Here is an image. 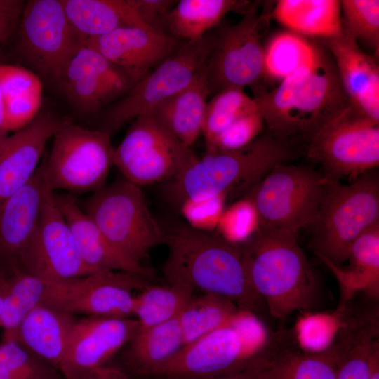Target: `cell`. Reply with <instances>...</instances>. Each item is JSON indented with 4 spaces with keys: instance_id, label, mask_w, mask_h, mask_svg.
Masks as SVG:
<instances>
[{
    "instance_id": "cell-1",
    "label": "cell",
    "mask_w": 379,
    "mask_h": 379,
    "mask_svg": "<svg viewBox=\"0 0 379 379\" xmlns=\"http://www.w3.org/2000/svg\"><path fill=\"white\" fill-rule=\"evenodd\" d=\"M270 133L286 139L311 136L327 121L351 105L332 57L317 46L312 61L267 91L253 88Z\"/></svg>"
},
{
    "instance_id": "cell-2",
    "label": "cell",
    "mask_w": 379,
    "mask_h": 379,
    "mask_svg": "<svg viewBox=\"0 0 379 379\" xmlns=\"http://www.w3.org/2000/svg\"><path fill=\"white\" fill-rule=\"evenodd\" d=\"M239 246L247 281L273 317L284 318L314 306L318 281L296 235L260 225Z\"/></svg>"
},
{
    "instance_id": "cell-3",
    "label": "cell",
    "mask_w": 379,
    "mask_h": 379,
    "mask_svg": "<svg viewBox=\"0 0 379 379\" xmlns=\"http://www.w3.org/2000/svg\"><path fill=\"white\" fill-rule=\"evenodd\" d=\"M165 232L168 251L162 272L169 284L225 297L241 310L259 308L263 301L247 281L239 245L186 224Z\"/></svg>"
},
{
    "instance_id": "cell-4",
    "label": "cell",
    "mask_w": 379,
    "mask_h": 379,
    "mask_svg": "<svg viewBox=\"0 0 379 379\" xmlns=\"http://www.w3.org/2000/svg\"><path fill=\"white\" fill-rule=\"evenodd\" d=\"M293 150L286 139L260 134L234 151L205 153L168 180L166 195L176 206L187 199L211 197L251 187L274 166L287 163Z\"/></svg>"
},
{
    "instance_id": "cell-5",
    "label": "cell",
    "mask_w": 379,
    "mask_h": 379,
    "mask_svg": "<svg viewBox=\"0 0 379 379\" xmlns=\"http://www.w3.org/2000/svg\"><path fill=\"white\" fill-rule=\"evenodd\" d=\"M377 223L379 178L375 171L364 173L348 185L324 177L317 218L310 227L311 246L319 258L342 267L352 243Z\"/></svg>"
},
{
    "instance_id": "cell-6",
    "label": "cell",
    "mask_w": 379,
    "mask_h": 379,
    "mask_svg": "<svg viewBox=\"0 0 379 379\" xmlns=\"http://www.w3.org/2000/svg\"><path fill=\"white\" fill-rule=\"evenodd\" d=\"M274 2L258 13L259 2H252L234 25H219L213 30L214 41L206 65L208 97L229 88L257 86L265 76V48Z\"/></svg>"
},
{
    "instance_id": "cell-7",
    "label": "cell",
    "mask_w": 379,
    "mask_h": 379,
    "mask_svg": "<svg viewBox=\"0 0 379 379\" xmlns=\"http://www.w3.org/2000/svg\"><path fill=\"white\" fill-rule=\"evenodd\" d=\"M86 214L121 254L142 264L149 251L165 242L166 232L150 212L140 187L118 180L93 193Z\"/></svg>"
},
{
    "instance_id": "cell-8",
    "label": "cell",
    "mask_w": 379,
    "mask_h": 379,
    "mask_svg": "<svg viewBox=\"0 0 379 379\" xmlns=\"http://www.w3.org/2000/svg\"><path fill=\"white\" fill-rule=\"evenodd\" d=\"M213 41L212 30L186 41L106 111L101 131L110 135L190 86L205 68Z\"/></svg>"
},
{
    "instance_id": "cell-9",
    "label": "cell",
    "mask_w": 379,
    "mask_h": 379,
    "mask_svg": "<svg viewBox=\"0 0 379 379\" xmlns=\"http://www.w3.org/2000/svg\"><path fill=\"white\" fill-rule=\"evenodd\" d=\"M53 138L49 157L42 164L53 191L94 193L105 187L115 149L107 133L63 120Z\"/></svg>"
},
{
    "instance_id": "cell-10",
    "label": "cell",
    "mask_w": 379,
    "mask_h": 379,
    "mask_svg": "<svg viewBox=\"0 0 379 379\" xmlns=\"http://www.w3.org/2000/svg\"><path fill=\"white\" fill-rule=\"evenodd\" d=\"M324 177L302 166L279 164L246 196L253 202L261 225L298 235L314 223Z\"/></svg>"
},
{
    "instance_id": "cell-11",
    "label": "cell",
    "mask_w": 379,
    "mask_h": 379,
    "mask_svg": "<svg viewBox=\"0 0 379 379\" xmlns=\"http://www.w3.org/2000/svg\"><path fill=\"white\" fill-rule=\"evenodd\" d=\"M198 156L150 114L135 119L114 149V166L124 179L142 186L168 181Z\"/></svg>"
},
{
    "instance_id": "cell-12",
    "label": "cell",
    "mask_w": 379,
    "mask_h": 379,
    "mask_svg": "<svg viewBox=\"0 0 379 379\" xmlns=\"http://www.w3.org/2000/svg\"><path fill=\"white\" fill-rule=\"evenodd\" d=\"M307 155L322 166L327 178L372 171L379 166V122L351 105L311 136Z\"/></svg>"
},
{
    "instance_id": "cell-13",
    "label": "cell",
    "mask_w": 379,
    "mask_h": 379,
    "mask_svg": "<svg viewBox=\"0 0 379 379\" xmlns=\"http://www.w3.org/2000/svg\"><path fill=\"white\" fill-rule=\"evenodd\" d=\"M18 26V48L23 58L39 72L56 81L84 45L60 0L26 1Z\"/></svg>"
},
{
    "instance_id": "cell-14",
    "label": "cell",
    "mask_w": 379,
    "mask_h": 379,
    "mask_svg": "<svg viewBox=\"0 0 379 379\" xmlns=\"http://www.w3.org/2000/svg\"><path fill=\"white\" fill-rule=\"evenodd\" d=\"M148 286L146 278L137 274L96 272L67 281H46L41 305L73 315L128 317L133 312V291Z\"/></svg>"
},
{
    "instance_id": "cell-15",
    "label": "cell",
    "mask_w": 379,
    "mask_h": 379,
    "mask_svg": "<svg viewBox=\"0 0 379 379\" xmlns=\"http://www.w3.org/2000/svg\"><path fill=\"white\" fill-rule=\"evenodd\" d=\"M267 359L255 354L229 322L183 345L147 378L204 379L241 371Z\"/></svg>"
},
{
    "instance_id": "cell-16",
    "label": "cell",
    "mask_w": 379,
    "mask_h": 379,
    "mask_svg": "<svg viewBox=\"0 0 379 379\" xmlns=\"http://www.w3.org/2000/svg\"><path fill=\"white\" fill-rule=\"evenodd\" d=\"M20 272L46 281H62L91 274L84 263L72 230L48 182L36 234L21 262Z\"/></svg>"
},
{
    "instance_id": "cell-17",
    "label": "cell",
    "mask_w": 379,
    "mask_h": 379,
    "mask_svg": "<svg viewBox=\"0 0 379 379\" xmlns=\"http://www.w3.org/2000/svg\"><path fill=\"white\" fill-rule=\"evenodd\" d=\"M58 81L69 102L84 113L98 111L134 86L119 67L84 44L70 59Z\"/></svg>"
},
{
    "instance_id": "cell-18",
    "label": "cell",
    "mask_w": 379,
    "mask_h": 379,
    "mask_svg": "<svg viewBox=\"0 0 379 379\" xmlns=\"http://www.w3.org/2000/svg\"><path fill=\"white\" fill-rule=\"evenodd\" d=\"M139 328L136 319L88 316L74 323L58 371L72 379L105 366L132 339Z\"/></svg>"
},
{
    "instance_id": "cell-19",
    "label": "cell",
    "mask_w": 379,
    "mask_h": 379,
    "mask_svg": "<svg viewBox=\"0 0 379 379\" xmlns=\"http://www.w3.org/2000/svg\"><path fill=\"white\" fill-rule=\"evenodd\" d=\"M47 180L43 164L21 189L0 203V274L20 271L36 234Z\"/></svg>"
},
{
    "instance_id": "cell-20",
    "label": "cell",
    "mask_w": 379,
    "mask_h": 379,
    "mask_svg": "<svg viewBox=\"0 0 379 379\" xmlns=\"http://www.w3.org/2000/svg\"><path fill=\"white\" fill-rule=\"evenodd\" d=\"M185 42L149 29L124 27L88 38L84 44L119 67L135 85Z\"/></svg>"
},
{
    "instance_id": "cell-21",
    "label": "cell",
    "mask_w": 379,
    "mask_h": 379,
    "mask_svg": "<svg viewBox=\"0 0 379 379\" xmlns=\"http://www.w3.org/2000/svg\"><path fill=\"white\" fill-rule=\"evenodd\" d=\"M63 120L51 112L38 114L0 145V203L23 187L38 169L48 140Z\"/></svg>"
},
{
    "instance_id": "cell-22",
    "label": "cell",
    "mask_w": 379,
    "mask_h": 379,
    "mask_svg": "<svg viewBox=\"0 0 379 379\" xmlns=\"http://www.w3.org/2000/svg\"><path fill=\"white\" fill-rule=\"evenodd\" d=\"M321 41L331 53L351 104L379 122V67L375 55L364 52L343 25L339 33Z\"/></svg>"
},
{
    "instance_id": "cell-23",
    "label": "cell",
    "mask_w": 379,
    "mask_h": 379,
    "mask_svg": "<svg viewBox=\"0 0 379 379\" xmlns=\"http://www.w3.org/2000/svg\"><path fill=\"white\" fill-rule=\"evenodd\" d=\"M55 200L73 234L79 255L91 273L119 271L152 279V270L121 254L107 240L70 194H55Z\"/></svg>"
},
{
    "instance_id": "cell-24",
    "label": "cell",
    "mask_w": 379,
    "mask_h": 379,
    "mask_svg": "<svg viewBox=\"0 0 379 379\" xmlns=\"http://www.w3.org/2000/svg\"><path fill=\"white\" fill-rule=\"evenodd\" d=\"M76 321L73 314L39 305L26 315L15 330L4 332L58 370Z\"/></svg>"
},
{
    "instance_id": "cell-25",
    "label": "cell",
    "mask_w": 379,
    "mask_h": 379,
    "mask_svg": "<svg viewBox=\"0 0 379 379\" xmlns=\"http://www.w3.org/2000/svg\"><path fill=\"white\" fill-rule=\"evenodd\" d=\"M208 92L206 67L187 88L157 105L150 115L189 147L202 134Z\"/></svg>"
},
{
    "instance_id": "cell-26",
    "label": "cell",
    "mask_w": 379,
    "mask_h": 379,
    "mask_svg": "<svg viewBox=\"0 0 379 379\" xmlns=\"http://www.w3.org/2000/svg\"><path fill=\"white\" fill-rule=\"evenodd\" d=\"M60 1L69 23L84 41L124 27L151 30L138 15L133 0Z\"/></svg>"
},
{
    "instance_id": "cell-27",
    "label": "cell",
    "mask_w": 379,
    "mask_h": 379,
    "mask_svg": "<svg viewBox=\"0 0 379 379\" xmlns=\"http://www.w3.org/2000/svg\"><path fill=\"white\" fill-rule=\"evenodd\" d=\"M251 4L246 0L178 1L166 18V33L186 41L197 40L218 27L227 13L244 15Z\"/></svg>"
},
{
    "instance_id": "cell-28",
    "label": "cell",
    "mask_w": 379,
    "mask_h": 379,
    "mask_svg": "<svg viewBox=\"0 0 379 379\" xmlns=\"http://www.w3.org/2000/svg\"><path fill=\"white\" fill-rule=\"evenodd\" d=\"M338 280L343 302L355 292L368 291L375 296L379 288V223L363 232L350 246L347 268L338 267L324 258H319Z\"/></svg>"
},
{
    "instance_id": "cell-29",
    "label": "cell",
    "mask_w": 379,
    "mask_h": 379,
    "mask_svg": "<svg viewBox=\"0 0 379 379\" xmlns=\"http://www.w3.org/2000/svg\"><path fill=\"white\" fill-rule=\"evenodd\" d=\"M0 90L8 132L25 126L39 114L42 84L32 71L20 66L0 64Z\"/></svg>"
},
{
    "instance_id": "cell-30",
    "label": "cell",
    "mask_w": 379,
    "mask_h": 379,
    "mask_svg": "<svg viewBox=\"0 0 379 379\" xmlns=\"http://www.w3.org/2000/svg\"><path fill=\"white\" fill-rule=\"evenodd\" d=\"M183 345L178 317L148 328H139L128 342L124 362L134 373L147 378Z\"/></svg>"
},
{
    "instance_id": "cell-31",
    "label": "cell",
    "mask_w": 379,
    "mask_h": 379,
    "mask_svg": "<svg viewBox=\"0 0 379 379\" xmlns=\"http://www.w3.org/2000/svg\"><path fill=\"white\" fill-rule=\"evenodd\" d=\"M272 17L300 36L324 39L342 28L340 1L279 0L275 1Z\"/></svg>"
},
{
    "instance_id": "cell-32",
    "label": "cell",
    "mask_w": 379,
    "mask_h": 379,
    "mask_svg": "<svg viewBox=\"0 0 379 379\" xmlns=\"http://www.w3.org/2000/svg\"><path fill=\"white\" fill-rule=\"evenodd\" d=\"M239 310L231 300L217 294L192 298L178 317L184 345L227 325Z\"/></svg>"
},
{
    "instance_id": "cell-33",
    "label": "cell",
    "mask_w": 379,
    "mask_h": 379,
    "mask_svg": "<svg viewBox=\"0 0 379 379\" xmlns=\"http://www.w3.org/2000/svg\"><path fill=\"white\" fill-rule=\"evenodd\" d=\"M344 328L341 340L336 343L341 353L337 379H370L375 363L379 360L375 328L366 326Z\"/></svg>"
},
{
    "instance_id": "cell-34",
    "label": "cell",
    "mask_w": 379,
    "mask_h": 379,
    "mask_svg": "<svg viewBox=\"0 0 379 379\" xmlns=\"http://www.w3.org/2000/svg\"><path fill=\"white\" fill-rule=\"evenodd\" d=\"M193 290L182 284L148 286L135 296L133 315L140 328L155 326L179 317L193 298Z\"/></svg>"
},
{
    "instance_id": "cell-35",
    "label": "cell",
    "mask_w": 379,
    "mask_h": 379,
    "mask_svg": "<svg viewBox=\"0 0 379 379\" xmlns=\"http://www.w3.org/2000/svg\"><path fill=\"white\" fill-rule=\"evenodd\" d=\"M46 287L45 280L23 272L6 277L1 328L15 330L26 315L41 305Z\"/></svg>"
},
{
    "instance_id": "cell-36",
    "label": "cell",
    "mask_w": 379,
    "mask_h": 379,
    "mask_svg": "<svg viewBox=\"0 0 379 379\" xmlns=\"http://www.w3.org/2000/svg\"><path fill=\"white\" fill-rule=\"evenodd\" d=\"M317 47L293 32L277 34L265 48V76L283 80L310 64Z\"/></svg>"
},
{
    "instance_id": "cell-37",
    "label": "cell",
    "mask_w": 379,
    "mask_h": 379,
    "mask_svg": "<svg viewBox=\"0 0 379 379\" xmlns=\"http://www.w3.org/2000/svg\"><path fill=\"white\" fill-rule=\"evenodd\" d=\"M341 353L337 344L319 353L285 352L273 358L275 379H337Z\"/></svg>"
},
{
    "instance_id": "cell-38",
    "label": "cell",
    "mask_w": 379,
    "mask_h": 379,
    "mask_svg": "<svg viewBox=\"0 0 379 379\" xmlns=\"http://www.w3.org/2000/svg\"><path fill=\"white\" fill-rule=\"evenodd\" d=\"M258 109L253 98L243 88H229L207 101L202 134L205 147L241 117Z\"/></svg>"
},
{
    "instance_id": "cell-39",
    "label": "cell",
    "mask_w": 379,
    "mask_h": 379,
    "mask_svg": "<svg viewBox=\"0 0 379 379\" xmlns=\"http://www.w3.org/2000/svg\"><path fill=\"white\" fill-rule=\"evenodd\" d=\"M0 369L22 379H61L58 370L6 332L0 343Z\"/></svg>"
},
{
    "instance_id": "cell-40",
    "label": "cell",
    "mask_w": 379,
    "mask_h": 379,
    "mask_svg": "<svg viewBox=\"0 0 379 379\" xmlns=\"http://www.w3.org/2000/svg\"><path fill=\"white\" fill-rule=\"evenodd\" d=\"M342 25L347 32L378 55L379 49V1H340Z\"/></svg>"
},
{
    "instance_id": "cell-41",
    "label": "cell",
    "mask_w": 379,
    "mask_h": 379,
    "mask_svg": "<svg viewBox=\"0 0 379 379\" xmlns=\"http://www.w3.org/2000/svg\"><path fill=\"white\" fill-rule=\"evenodd\" d=\"M344 310L339 308L332 314L309 313L297 322V338L300 346L308 353H319L328 350L341 329L340 315Z\"/></svg>"
},
{
    "instance_id": "cell-42",
    "label": "cell",
    "mask_w": 379,
    "mask_h": 379,
    "mask_svg": "<svg viewBox=\"0 0 379 379\" xmlns=\"http://www.w3.org/2000/svg\"><path fill=\"white\" fill-rule=\"evenodd\" d=\"M260 225L255 206L246 197L225 207L215 233L231 244L240 245L248 239Z\"/></svg>"
},
{
    "instance_id": "cell-43",
    "label": "cell",
    "mask_w": 379,
    "mask_h": 379,
    "mask_svg": "<svg viewBox=\"0 0 379 379\" xmlns=\"http://www.w3.org/2000/svg\"><path fill=\"white\" fill-rule=\"evenodd\" d=\"M263 117L259 109L234 122L219 134L208 145L206 153H217L238 150L253 142L262 131Z\"/></svg>"
},
{
    "instance_id": "cell-44",
    "label": "cell",
    "mask_w": 379,
    "mask_h": 379,
    "mask_svg": "<svg viewBox=\"0 0 379 379\" xmlns=\"http://www.w3.org/2000/svg\"><path fill=\"white\" fill-rule=\"evenodd\" d=\"M227 197L225 194H219L187 199L177 206L189 227L201 232H213L226 207Z\"/></svg>"
},
{
    "instance_id": "cell-45",
    "label": "cell",
    "mask_w": 379,
    "mask_h": 379,
    "mask_svg": "<svg viewBox=\"0 0 379 379\" xmlns=\"http://www.w3.org/2000/svg\"><path fill=\"white\" fill-rule=\"evenodd\" d=\"M133 1L138 15L151 30L167 34L166 18L178 1L133 0Z\"/></svg>"
},
{
    "instance_id": "cell-46",
    "label": "cell",
    "mask_w": 379,
    "mask_h": 379,
    "mask_svg": "<svg viewBox=\"0 0 379 379\" xmlns=\"http://www.w3.org/2000/svg\"><path fill=\"white\" fill-rule=\"evenodd\" d=\"M25 2L23 0H0V45L18 27Z\"/></svg>"
},
{
    "instance_id": "cell-47",
    "label": "cell",
    "mask_w": 379,
    "mask_h": 379,
    "mask_svg": "<svg viewBox=\"0 0 379 379\" xmlns=\"http://www.w3.org/2000/svg\"><path fill=\"white\" fill-rule=\"evenodd\" d=\"M204 379H275L273 358L241 371Z\"/></svg>"
},
{
    "instance_id": "cell-48",
    "label": "cell",
    "mask_w": 379,
    "mask_h": 379,
    "mask_svg": "<svg viewBox=\"0 0 379 379\" xmlns=\"http://www.w3.org/2000/svg\"><path fill=\"white\" fill-rule=\"evenodd\" d=\"M72 379H130L121 369L103 366L90 371Z\"/></svg>"
},
{
    "instance_id": "cell-49",
    "label": "cell",
    "mask_w": 379,
    "mask_h": 379,
    "mask_svg": "<svg viewBox=\"0 0 379 379\" xmlns=\"http://www.w3.org/2000/svg\"><path fill=\"white\" fill-rule=\"evenodd\" d=\"M8 132L5 122L3 99L0 90V145L8 137Z\"/></svg>"
},
{
    "instance_id": "cell-50",
    "label": "cell",
    "mask_w": 379,
    "mask_h": 379,
    "mask_svg": "<svg viewBox=\"0 0 379 379\" xmlns=\"http://www.w3.org/2000/svg\"><path fill=\"white\" fill-rule=\"evenodd\" d=\"M6 291V276L0 274V328Z\"/></svg>"
},
{
    "instance_id": "cell-51",
    "label": "cell",
    "mask_w": 379,
    "mask_h": 379,
    "mask_svg": "<svg viewBox=\"0 0 379 379\" xmlns=\"http://www.w3.org/2000/svg\"><path fill=\"white\" fill-rule=\"evenodd\" d=\"M370 379H379V360L373 366Z\"/></svg>"
}]
</instances>
